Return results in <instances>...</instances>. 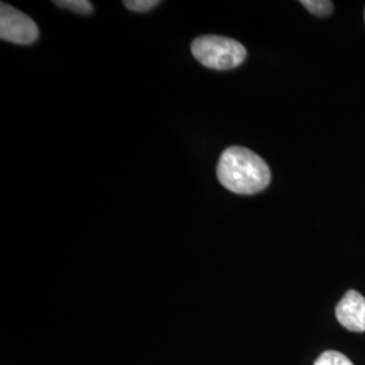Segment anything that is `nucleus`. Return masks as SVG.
<instances>
[{
  "label": "nucleus",
  "instance_id": "1",
  "mask_svg": "<svg viewBox=\"0 0 365 365\" xmlns=\"http://www.w3.org/2000/svg\"><path fill=\"white\" fill-rule=\"evenodd\" d=\"M217 176L222 185L240 195H253L265 190L271 182V170L259 155L242 146L223 150Z\"/></svg>",
  "mask_w": 365,
  "mask_h": 365
},
{
  "label": "nucleus",
  "instance_id": "2",
  "mask_svg": "<svg viewBox=\"0 0 365 365\" xmlns=\"http://www.w3.org/2000/svg\"><path fill=\"white\" fill-rule=\"evenodd\" d=\"M191 52L197 63L215 71L235 69L247 58V49L241 42L221 36L197 37L191 45Z\"/></svg>",
  "mask_w": 365,
  "mask_h": 365
},
{
  "label": "nucleus",
  "instance_id": "3",
  "mask_svg": "<svg viewBox=\"0 0 365 365\" xmlns=\"http://www.w3.org/2000/svg\"><path fill=\"white\" fill-rule=\"evenodd\" d=\"M38 34L37 24L26 14L10 4H0V38L18 45H30L37 41Z\"/></svg>",
  "mask_w": 365,
  "mask_h": 365
},
{
  "label": "nucleus",
  "instance_id": "4",
  "mask_svg": "<svg viewBox=\"0 0 365 365\" xmlns=\"http://www.w3.org/2000/svg\"><path fill=\"white\" fill-rule=\"evenodd\" d=\"M337 321L354 333L365 331V298L357 291H348L336 307Z\"/></svg>",
  "mask_w": 365,
  "mask_h": 365
},
{
  "label": "nucleus",
  "instance_id": "5",
  "mask_svg": "<svg viewBox=\"0 0 365 365\" xmlns=\"http://www.w3.org/2000/svg\"><path fill=\"white\" fill-rule=\"evenodd\" d=\"M300 4L317 16H327L333 11V3L329 0H302Z\"/></svg>",
  "mask_w": 365,
  "mask_h": 365
},
{
  "label": "nucleus",
  "instance_id": "6",
  "mask_svg": "<svg viewBox=\"0 0 365 365\" xmlns=\"http://www.w3.org/2000/svg\"><path fill=\"white\" fill-rule=\"evenodd\" d=\"M53 3L61 9H68L73 13L81 14V15H88L93 11L91 3L87 0H60V1L57 0Z\"/></svg>",
  "mask_w": 365,
  "mask_h": 365
},
{
  "label": "nucleus",
  "instance_id": "7",
  "mask_svg": "<svg viewBox=\"0 0 365 365\" xmlns=\"http://www.w3.org/2000/svg\"><path fill=\"white\" fill-rule=\"evenodd\" d=\"M314 365H353V363L342 353L327 351L317 359Z\"/></svg>",
  "mask_w": 365,
  "mask_h": 365
},
{
  "label": "nucleus",
  "instance_id": "8",
  "mask_svg": "<svg viewBox=\"0 0 365 365\" xmlns=\"http://www.w3.org/2000/svg\"><path fill=\"white\" fill-rule=\"evenodd\" d=\"M158 4H160L158 0H126V1H123V6L126 9H129L131 11H135V13H146V11L155 9Z\"/></svg>",
  "mask_w": 365,
  "mask_h": 365
}]
</instances>
